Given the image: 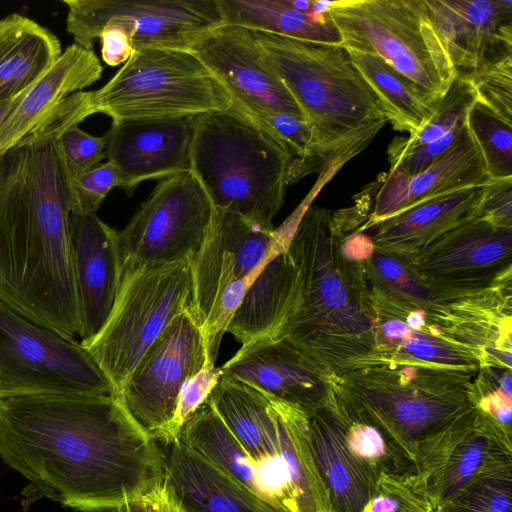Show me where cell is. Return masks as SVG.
Returning <instances> with one entry per match:
<instances>
[{"label":"cell","mask_w":512,"mask_h":512,"mask_svg":"<svg viewBox=\"0 0 512 512\" xmlns=\"http://www.w3.org/2000/svg\"><path fill=\"white\" fill-rule=\"evenodd\" d=\"M148 512H181L163 484L142 498Z\"/></svg>","instance_id":"49"},{"label":"cell","mask_w":512,"mask_h":512,"mask_svg":"<svg viewBox=\"0 0 512 512\" xmlns=\"http://www.w3.org/2000/svg\"><path fill=\"white\" fill-rule=\"evenodd\" d=\"M92 512H125L124 506H111L98 508Z\"/></svg>","instance_id":"52"},{"label":"cell","mask_w":512,"mask_h":512,"mask_svg":"<svg viewBox=\"0 0 512 512\" xmlns=\"http://www.w3.org/2000/svg\"><path fill=\"white\" fill-rule=\"evenodd\" d=\"M456 73L512 55V0H424Z\"/></svg>","instance_id":"21"},{"label":"cell","mask_w":512,"mask_h":512,"mask_svg":"<svg viewBox=\"0 0 512 512\" xmlns=\"http://www.w3.org/2000/svg\"><path fill=\"white\" fill-rule=\"evenodd\" d=\"M221 375V368L205 359L202 368L182 384L167 439L162 443L169 442L177 436L186 420L206 402Z\"/></svg>","instance_id":"42"},{"label":"cell","mask_w":512,"mask_h":512,"mask_svg":"<svg viewBox=\"0 0 512 512\" xmlns=\"http://www.w3.org/2000/svg\"><path fill=\"white\" fill-rule=\"evenodd\" d=\"M269 399V398H268ZM276 421L278 453L284 465L292 512H329L307 431V415L269 399Z\"/></svg>","instance_id":"32"},{"label":"cell","mask_w":512,"mask_h":512,"mask_svg":"<svg viewBox=\"0 0 512 512\" xmlns=\"http://www.w3.org/2000/svg\"><path fill=\"white\" fill-rule=\"evenodd\" d=\"M348 52L379 99L392 127L409 136L416 134L429 121L439 101L379 57L354 50Z\"/></svg>","instance_id":"34"},{"label":"cell","mask_w":512,"mask_h":512,"mask_svg":"<svg viewBox=\"0 0 512 512\" xmlns=\"http://www.w3.org/2000/svg\"><path fill=\"white\" fill-rule=\"evenodd\" d=\"M70 246L83 341L102 328L117 295L122 274L117 230L96 213L72 211Z\"/></svg>","instance_id":"22"},{"label":"cell","mask_w":512,"mask_h":512,"mask_svg":"<svg viewBox=\"0 0 512 512\" xmlns=\"http://www.w3.org/2000/svg\"><path fill=\"white\" fill-rule=\"evenodd\" d=\"M436 512H512V457L483 469Z\"/></svg>","instance_id":"37"},{"label":"cell","mask_w":512,"mask_h":512,"mask_svg":"<svg viewBox=\"0 0 512 512\" xmlns=\"http://www.w3.org/2000/svg\"><path fill=\"white\" fill-rule=\"evenodd\" d=\"M479 370L384 362L331 379L337 401L375 424L414 459L475 408Z\"/></svg>","instance_id":"5"},{"label":"cell","mask_w":512,"mask_h":512,"mask_svg":"<svg viewBox=\"0 0 512 512\" xmlns=\"http://www.w3.org/2000/svg\"><path fill=\"white\" fill-rule=\"evenodd\" d=\"M13 101H14V99L9 102L0 104V126L3 123V121L5 120L6 116L8 115V113L12 107Z\"/></svg>","instance_id":"51"},{"label":"cell","mask_w":512,"mask_h":512,"mask_svg":"<svg viewBox=\"0 0 512 512\" xmlns=\"http://www.w3.org/2000/svg\"><path fill=\"white\" fill-rule=\"evenodd\" d=\"M509 457L512 438L475 407L429 447L417 464V479L437 509L483 469Z\"/></svg>","instance_id":"20"},{"label":"cell","mask_w":512,"mask_h":512,"mask_svg":"<svg viewBox=\"0 0 512 512\" xmlns=\"http://www.w3.org/2000/svg\"><path fill=\"white\" fill-rule=\"evenodd\" d=\"M363 512H436L417 477L381 476Z\"/></svg>","instance_id":"41"},{"label":"cell","mask_w":512,"mask_h":512,"mask_svg":"<svg viewBox=\"0 0 512 512\" xmlns=\"http://www.w3.org/2000/svg\"><path fill=\"white\" fill-rule=\"evenodd\" d=\"M195 115L112 121L105 138V158L118 172L120 185L132 195L150 179L191 171L190 149Z\"/></svg>","instance_id":"18"},{"label":"cell","mask_w":512,"mask_h":512,"mask_svg":"<svg viewBox=\"0 0 512 512\" xmlns=\"http://www.w3.org/2000/svg\"><path fill=\"white\" fill-rule=\"evenodd\" d=\"M333 404L347 450L376 483L381 476L417 477L414 459L389 434L349 413L334 392Z\"/></svg>","instance_id":"36"},{"label":"cell","mask_w":512,"mask_h":512,"mask_svg":"<svg viewBox=\"0 0 512 512\" xmlns=\"http://www.w3.org/2000/svg\"><path fill=\"white\" fill-rule=\"evenodd\" d=\"M60 133L42 125L0 153V299L67 340L80 334L71 181Z\"/></svg>","instance_id":"2"},{"label":"cell","mask_w":512,"mask_h":512,"mask_svg":"<svg viewBox=\"0 0 512 512\" xmlns=\"http://www.w3.org/2000/svg\"><path fill=\"white\" fill-rule=\"evenodd\" d=\"M119 185L118 172L108 161L79 174L71 181L72 211L96 213L108 193Z\"/></svg>","instance_id":"43"},{"label":"cell","mask_w":512,"mask_h":512,"mask_svg":"<svg viewBox=\"0 0 512 512\" xmlns=\"http://www.w3.org/2000/svg\"><path fill=\"white\" fill-rule=\"evenodd\" d=\"M491 179L512 176V124L476 102L465 119Z\"/></svg>","instance_id":"38"},{"label":"cell","mask_w":512,"mask_h":512,"mask_svg":"<svg viewBox=\"0 0 512 512\" xmlns=\"http://www.w3.org/2000/svg\"><path fill=\"white\" fill-rule=\"evenodd\" d=\"M222 24L268 32L301 41L341 45L340 33L329 13L331 1L315 0L311 10L291 0H216Z\"/></svg>","instance_id":"31"},{"label":"cell","mask_w":512,"mask_h":512,"mask_svg":"<svg viewBox=\"0 0 512 512\" xmlns=\"http://www.w3.org/2000/svg\"><path fill=\"white\" fill-rule=\"evenodd\" d=\"M445 304L512 287V228L471 217L405 260Z\"/></svg>","instance_id":"12"},{"label":"cell","mask_w":512,"mask_h":512,"mask_svg":"<svg viewBox=\"0 0 512 512\" xmlns=\"http://www.w3.org/2000/svg\"><path fill=\"white\" fill-rule=\"evenodd\" d=\"M0 458L28 480L23 504L82 512L142 499L164 478L159 443L115 395L0 399Z\"/></svg>","instance_id":"1"},{"label":"cell","mask_w":512,"mask_h":512,"mask_svg":"<svg viewBox=\"0 0 512 512\" xmlns=\"http://www.w3.org/2000/svg\"><path fill=\"white\" fill-rule=\"evenodd\" d=\"M369 297L406 308L423 309L451 331L454 313L449 304L438 300L413 274L406 261L374 249L359 263Z\"/></svg>","instance_id":"35"},{"label":"cell","mask_w":512,"mask_h":512,"mask_svg":"<svg viewBox=\"0 0 512 512\" xmlns=\"http://www.w3.org/2000/svg\"><path fill=\"white\" fill-rule=\"evenodd\" d=\"M266 229L229 211L213 209L206 237L190 261L191 314L199 329L229 286L256 277L280 242Z\"/></svg>","instance_id":"16"},{"label":"cell","mask_w":512,"mask_h":512,"mask_svg":"<svg viewBox=\"0 0 512 512\" xmlns=\"http://www.w3.org/2000/svg\"><path fill=\"white\" fill-rule=\"evenodd\" d=\"M22 395H116L76 340L22 316L0 299V399Z\"/></svg>","instance_id":"10"},{"label":"cell","mask_w":512,"mask_h":512,"mask_svg":"<svg viewBox=\"0 0 512 512\" xmlns=\"http://www.w3.org/2000/svg\"><path fill=\"white\" fill-rule=\"evenodd\" d=\"M463 75L470 81L477 102L512 124V55Z\"/></svg>","instance_id":"40"},{"label":"cell","mask_w":512,"mask_h":512,"mask_svg":"<svg viewBox=\"0 0 512 512\" xmlns=\"http://www.w3.org/2000/svg\"><path fill=\"white\" fill-rule=\"evenodd\" d=\"M368 304L375 344L373 364L397 362L464 370L485 367L480 351L451 338L442 329H411L401 317Z\"/></svg>","instance_id":"26"},{"label":"cell","mask_w":512,"mask_h":512,"mask_svg":"<svg viewBox=\"0 0 512 512\" xmlns=\"http://www.w3.org/2000/svg\"><path fill=\"white\" fill-rule=\"evenodd\" d=\"M212 215L210 199L192 171L161 179L127 226L117 231L122 269L191 261Z\"/></svg>","instance_id":"11"},{"label":"cell","mask_w":512,"mask_h":512,"mask_svg":"<svg viewBox=\"0 0 512 512\" xmlns=\"http://www.w3.org/2000/svg\"><path fill=\"white\" fill-rule=\"evenodd\" d=\"M341 237L327 208L307 207L292 222L287 251L295 289L279 336L331 379L372 365L375 354L363 273L344 258Z\"/></svg>","instance_id":"3"},{"label":"cell","mask_w":512,"mask_h":512,"mask_svg":"<svg viewBox=\"0 0 512 512\" xmlns=\"http://www.w3.org/2000/svg\"><path fill=\"white\" fill-rule=\"evenodd\" d=\"M62 54L58 38L19 14L0 20V104L22 95Z\"/></svg>","instance_id":"30"},{"label":"cell","mask_w":512,"mask_h":512,"mask_svg":"<svg viewBox=\"0 0 512 512\" xmlns=\"http://www.w3.org/2000/svg\"><path fill=\"white\" fill-rule=\"evenodd\" d=\"M329 13L348 50L379 57L436 101L456 70L424 0H336Z\"/></svg>","instance_id":"8"},{"label":"cell","mask_w":512,"mask_h":512,"mask_svg":"<svg viewBox=\"0 0 512 512\" xmlns=\"http://www.w3.org/2000/svg\"><path fill=\"white\" fill-rule=\"evenodd\" d=\"M102 60L108 66L126 63L135 53L129 32L121 25L109 23L102 28L99 37Z\"/></svg>","instance_id":"47"},{"label":"cell","mask_w":512,"mask_h":512,"mask_svg":"<svg viewBox=\"0 0 512 512\" xmlns=\"http://www.w3.org/2000/svg\"><path fill=\"white\" fill-rule=\"evenodd\" d=\"M307 431L329 512H363L377 483L347 450L333 395L327 405L307 416Z\"/></svg>","instance_id":"25"},{"label":"cell","mask_w":512,"mask_h":512,"mask_svg":"<svg viewBox=\"0 0 512 512\" xmlns=\"http://www.w3.org/2000/svg\"><path fill=\"white\" fill-rule=\"evenodd\" d=\"M481 187L424 202L363 232L375 249L408 260L442 234L473 217Z\"/></svg>","instance_id":"28"},{"label":"cell","mask_w":512,"mask_h":512,"mask_svg":"<svg viewBox=\"0 0 512 512\" xmlns=\"http://www.w3.org/2000/svg\"><path fill=\"white\" fill-rule=\"evenodd\" d=\"M490 179L465 122L451 148L430 167L412 176L380 173L354 196L352 207L335 212V217L343 232H363L424 202L483 186Z\"/></svg>","instance_id":"14"},{"label":"cell","mask_w":512,"mask_h":512,"mask_svg":"<svg viewBox=\"0 0 512 512\" xmlns=\"http://www.w3.org/2000/svg\"><path fill=\"white\" fill-rule=\"evenodd\" d=\"M159 445L163 486L181 512H282L178 438Z\"/></svg>","instance_id":"23"},{"label":"cell","mask_w":512,"mask_h":512,"mask_svg":"<svg viewBox=\"0 0 512 512\" xmlns=\"http://www.w3.org/2000/svg\"><path fill=\"white\" fill-rule=\"evenodd\" d=\"M175 438L273 504L261 468L250 459L208 400L186 420Z\"/></svg>","instance_id":"33"},{"label":"cell","mask_w":512,"mask_h":512,"mask_svg":"<svg viewBox=\"0 0 512 512\" xmlns=\"http://www.w3.org/2000/svg\"><path fill=\"white\" fill-rule=\"evenodd\" d=\"M464 124L465 121L442 137L416 147L398 148L389 144L387 148L390 164L389 171L412 176L427 169L451 148L458 138Z\"/></svg>","instance_id":"44"},{"label":"cell","mask_w":512,"mask_h":512,"mask_svg":"<svg viewBox=\"0 0 512 512\" xmlns=\"http://www.w3.org/2000/svg\"><path fill=\"white\" fill-rule=\"evenodd\" d=\"M252 32L321 145L343 165L388 123L379 99L344 46Z\"/></svg>","instance_id":"4"},{"label":"cell","mask_w":512,"mask_h":512,"mask_svg":"<svg viewBox=\"0 0 512 512\" xmlns=\"http://www.w3.org/2000/svg\"><path fill=\"white\" fill-rule=\"evenodd\" d=\"M189 51L223 85L233 107L244 114L276 111L304 118L264 59L252 30L220 24L198 38Z\"/></svg>","instance_id":"17"},{"label":"cell","mask_w":512,"mask_h":512,"mask_svg":"<svg viewBox=\"0 0 512 512\" xmlns=\"http://www.w3.org/2000/svg\"><path fill=\"white\" fill-rule=\"evenodd\" d=\"M205 359L199 326L185 311L150 345L119 392L131 417L158 443L167 439L182 384Z\"/></svg>","instance_id":"15"},{"label":"cell","mask_w":512,"mask_h":512,"mask_svg":"<svg viewBox=\"0 0 512 512\" xmlns=\"http://www.w3.org/2000/svg\"><path fill=\"white\" fill-rule=\"evenodd\" d=\"M190 162L213 209L274 229L272 220L284 203L289 157L253 119L233 106L197 115Z\"/></svg>","instance_id":"6"},{"label":"cell","mask_w":512,"mask_h":512,"mask_svg":"<svg viewBox=\"0 0 512 512\" xmlns=\"http://www.w3.org/2000/svg\"><path fill=\"white\" fill-rule=\"evenodd\" d=\"M290 230L281 239L247 289L226 332L242 345L264 338L280 336L290 312L294 289L295 267L287 251Z\"/></svg>","instance_id":"27"},{"label":"cell","mask_w":512,"mask_h":512,"mask_svg":"<svg viewBox=\"0 0 512 512\" xmlns=\"http://www.w3.org/2000/svg\"><path fill=\"white\" fill-rule=\"evenodd\" d=\"M60 146L70 181L99 165L105 158V138L93 136L76 126L60 135Z\"/></svg>","instance_id":"45"},{"label":"cell","mask_w":512,"mask_h":512,"mask_svg":"<svg viewBox=\"0 0 512 512\" xmlns=\"http://www.w3.org/2000/svg\"><path fill=\"white\" fill-rule=\"evenodd\" d=\"M221 371L307 416L327 405L333 395L331 378L281 337L242 345Z\"/></svg>","instance_id":"19"},{"label":"cell","mask_w":512,"mask_h":512,"mask_svg":"<svg viewBox=\"0 0 512 512\" xmlns=\"http://www.w3.org/2000/svg\"><path fill=\"white\" fill-rule=\"evenodd\" d=\"M476 102L470 81L463 74L456 73L429 121L416 134L395 137L390 144L398 148H412L436 140L463 123Z\"/></svg>","instance_id":"39"},{"label":"cell","mask_w":512,"mask_h":512,"mask_svg":"<svg viewBox=\"0 0 512 512\" xmlns=\"http://www.w3.org/2000/svg\"><path fill=\"white\" fill-rule=\"evenodd\" d=\"M190 261L122 269L115 301L99 332L80 341L118 396L150 345L185 311L191 312Z\"/></svg>","instance_id":"9"},{"label":"cell","mask_w":512,"mask_h":512,"mask_svg":"<svg viewBox=\"0 0 512 512\" xmlns=\"http://www.w3.org/2000/svg\"><path fill=\"white\" fill-rule=\"evenodd\" d=\"M207 400L257 466L284 470L276 421L264 394L221 375Z\"/></svg>","instance_id":"29"},{"label":"cell","mask_w":512,"mask_h":512,"mask_svg":"<svg viewBox=\"0 0 512 512\" xmlns=\"http://www.w3.org/2000/svg\"><path fill=\"white\" fill-rule=\"evenodd\" d=\"M125 512H148L142 499L130 500L123 504Z\"/></svg>","instance_id":"50"},{"label":"cell","mask_w":512,"mask_h":512,"mask_svg":"<svg viewBox=\"0 0 512 512\" xmlns=\"http://www.w3.org/2000/svg\"><path fill=\"white\" fill-rule=\"evenodd\" d=\"M103 67L93 49L75 43L22 95L0 126V153L32 133L67 97L97 82Z\"/></svg>","instance_id":"24"},{"label":"cell","mask_w":512,"mask_h":512,"mask_svg":"<svg viewBox=\"0 0 512 512\" xmlns=\"http://www.w3.org/2000/svg\"><path fill=\"white\" fill-rule=\"evenodd\" d=\"M66 29L74 43L93 49L109 23L123 26L133 46L187 50L222 24L216 0H64Z\"/></svg>","instance_id":"13"},{"label":"cell","mask_w":512,"mask_h":512,"mask_svg":"<svg viewBox=\"0 0 512 512\" xmlns=\"http://www.w3.org/2000/svg\"><path fill=\"white\" fill-rule=\"evenodd\" d=\"M473 217L512 228V176L490 179L481 187Z\"/></svg>","instance_id":"46"},{"label":"cell","mask_w":512,"mask_h":512,"mask_svg":"<svg viewBox=\"0 0 512 512\" xmlns=\"http://www.w3.org/2000/svg\"><path fill=\"white\" fill-rule=\"evenodd\" d=\"M340 247L344 258L352 263L365 261L375 249L372 240L365 232L342 234Z\"/></svg>","instance_id":"48"},{"label":"cell","mask_w":512,"mask_h":512,"mask_svg":"<svg viewBox=\"0 0 512 512\" xmlns=\"http://www.w3.org/2000/svg\"><path fill=\"white\" fill-rule=\"evenodd\" d=\"M232 106L223 85L190 51L142 47L104 86L71 94L44 121L64 132L97 113L116 121L197 116Z\"/></svg>","instance_id":"7"}]
</instances>
